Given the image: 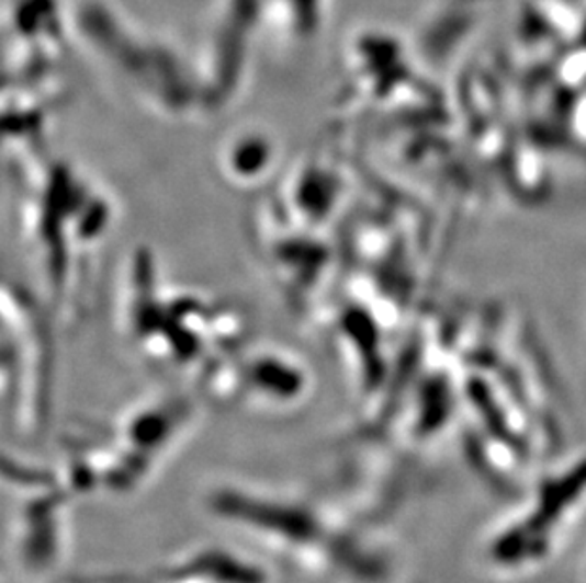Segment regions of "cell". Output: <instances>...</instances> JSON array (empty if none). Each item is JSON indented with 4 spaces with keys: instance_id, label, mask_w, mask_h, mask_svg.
<instances>
[{
    "instance_id": "1",
    "label": "cell",
    "mask_w": 586,
    "mask_h": 583,
    "mask_svg": "<svg viewBox=\"0 0 586 583\" xmlns=\"http://www.w3.org/2000/svg\"><path fill=\"white\" fill-rule=\"evenodd\" d=\"M205 507L226 527L239 530L317 583L374 580L369 540L359 517L343 502L226 481L211 487Z\"/></svg>"
},
{
    "instance_id": "2",
    "label": "cell",
    "mask_w": 586,
    "mask_h": 583,
    "mask_svg": "<svg viewBox=\"0 0 586 583\" xmlns=\"http://www.w3.org/2000/svg\"><path fill=\"white\" fill-rule=\"evenodd\" d=\"M4 481L18 500L12 521L15 561L33 576L54 572L67 553V506L75 496L59 473L10 455L4 457Z\"/></svg>"
},
{
    "instance_id": "3",
    "label": "cell",
    "mask_w": 586,
    "mask_h": 583,
    "mask_svg": "<svg viewBox=\"0 0 586 583\" xmlns=\"http://www.w3.org/2000/svg\"><path fill=\"white\" fill-rule=\"evenodd\" d=\"M190 411L182 402L148 403L127 413L112 437L133 460L154 473L189 431Z\"/></svg>"
},
{
    "instance_id": "4",
    "label": "cell",
    "mask_w": 586,
    "mask_h": 583,
    "mask_svg": "<svg viewBox=\"0 0 586 583\" xmlns=\"http://www.w3.org/2000/svg\"><path fill=\"white\" fill-rule=\"evenodd\" d=\"M153 583H270L264 567L221 544L184 549L154 570Z\"/></svg>"
}]
</instances>
